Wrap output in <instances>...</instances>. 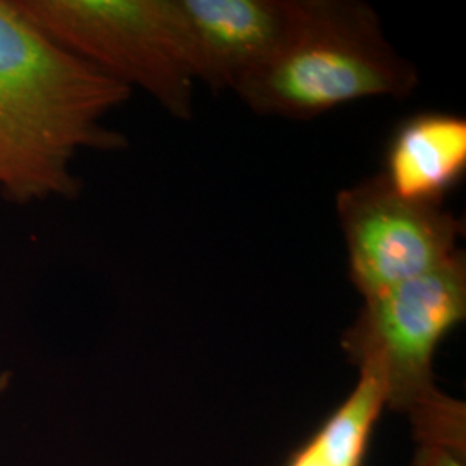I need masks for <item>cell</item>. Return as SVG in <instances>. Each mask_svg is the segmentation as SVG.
<instances>
[{
	"label": "cell",
	"mask_w": 466,
	"mask_h": 466,
	"mask_svg": "<svg viewBox=\"0 0 466 466\" xmlns=\"http://www.w3.org/2000/svg\"><path fill=\"white\" fill-rule=\"evenodd\" d=\"M417 446L466 456V406L444 390L415 408L410 415Z\"/></svg>",
	"instance_id": "9c48e42d"
},
{
	"label": "cell",
	"mask_w": 466,
	"mask_h": 466,
	"mask_svg": "<svg viewBox=\"0 0 466 466\" xmlns=\"http://www.w3.org/2000/svg\"><path fill=\"white\" fill-rule=\"evenodd\" d=\"M418 82L370 4L300 0L282 49L235 94L256 115L306 121L358 100L404 99Z\"/></svg>",
	"instance_id": "7a4b0ae2"
},
{
	"label": "cell",
	"mask_w": 466,
	"mask_h": 466,
	"mask_svg": "<svg viewBox=\"0 0 466 466\" xmlns=\"http://www.w3.org/2000/svg\"><path fill=\"white\" fill-rule=\"evenodd\" d=\"M348 277L365 299L448 263L460 252L463 219L444 204L398 196L377 173L335 198Z\"/></svg>",
	"instance_id": "5b68a950"
},
{
	"label": "cell",
	"mask_w": 466,
	"mask_h": 466,
	"mask_svg": "<svg viewBox=\"0 0 466 466\" xmlns=\"http://www.w3.org/2000/svg\"><path fill=\"white\" fill-rule=\"evenodd\" d=\"M466 171V119L418 113L390 135L380 175L404 199L444 204Z\"/></svg>",
	"instance_id": "52a82bcc"
},
{
	"label": "cell",
	"mask_w": 466,
	"mask_h": 466,
	"mask_svg": "<svg viewBox=\"0 0 466 466\" xmlns=\"http://www.w3.org/2000/svg\"><path fill=\"white\" fill-rule=\"evenodd\" d=\"M387 410L385 389L375 373L360 370L350 394L283 466H363L371 435Z\"/></svg>",
	"instance_id": "ba28073f"
},
{
	"label": "cell",
	"mask_w": 466,
	"mask_h": 466,
	"mask_svg": "<svg viewBox=\"0 0 466 466\" xmlns=\"http://www.w3.org/2000/svg\"><path fill=\"white\" fill-rule=\"evenodd\" d=\"M61 47L178 119L194 115V75L171 0H15Z\"/></svg>",
	"instance_id": "3957f363"
},
{
	"label": "cell",
	"mask_w": 466,
	"mask_h": 466,
	"mask_svg": "<svg viewBox=\"0 0 466 466\" xmlns=\"http://www.w3.org/2000/svg\"><path fill=\"white\" fill-rule=\"evenodd\" d=\"M408 466H466V456L450 451L417 446L415 454Z\"/></svg>",
	"instance_id": "30bf717a"
},
{
	"label": "cell",
	"mask_w": 466,
	"mask_h": 466,
	"mask_svg": "<svg viewBox=\"0 0 466 466\" xmlns=\"http://www.w3.org/2000/svg\"><path fill=\"white\" fill-rule=\"evenodd\" d=\"M130 96L36 28L15 0H0V199H73L82 150L127 147L102 119Z\"/></svg>",
	"instance_id": "6da1fadb"
},
{
	"label": "cell",
	"mask_w": 466,
	"mask_h": 466,
	"mask_svg": "<svg viewBox=\"0 0 466 466\" xmlns=\"http://www.w3.org/2000/svg\"><path fill=\"white\" fill-rule=\"evenodd\" d=\"M466 318V258L363 299L340 346L354 367L383 383L387 410L410 415L435 396L433 361L441 342Z\"/></svg>",
	"instance_id": "277c9868"
},
{
	"label": "cell",
	"mask_w": 466,
	"mask_h": 466,
	"mask_svg": "<svg viewBox=\"0 0 466 466\" xmlns=\"http://www.w3.org/2000/svg\"><path fill=\"white\" fill-rule=\"evenodd\" d=\"M9 385V375L7 373H4L2 377H0V394L5 390V387Z\"/></svg>",
	"instance_id": "8fae6325"
},
{
	"label": "cell",
	"mask_w": 466,
	"mask_h": 466,
	"mask_svg": "<svg viewBox=\"0 0 466 466\" xmlns=\"http://www.w3.org/2000/svg\"><path fill=\"white\" fill-rule=\"evenodd\" d=\"M196 82L233 94L282 49L300 0H171Z\"/></svg>",
	"instance_id": "8992f818"
}]
</instances>
